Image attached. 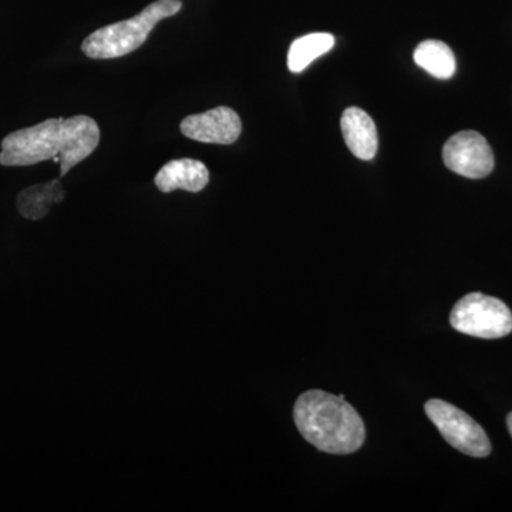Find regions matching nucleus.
Segmentation results:
<instances>
[{
	"mask_svg": "<svg viewBox=\"0 0 512 512\" xmlns=\"http://www.w3.org/2000/svg\"><path fill=\"white\" fill-rule=\"evenodd\" d=\"M100 143V128L89 116L49 119L22 128L3 138L0 164L28 167L53 160L60 163V177L92 156Z\"/></svg>",
	"mask_w": 512,
	"mask_h": 512,
	"instance_id": "obj_1",
	"label": "nucleus"
},
{
	"mask_svg": "<svg viewBox=\"0 0 512 512\" xmlns=\"http://www.w3.org/2000/svg\"><path fill=\"white\" fill-rule=\"evenodd\" d=\"M293 420L303 439L323 453L346 456L365 443V423L343 396L309 390L296 400Z\"/></svg>",
	"mask_w": 512,
	"mask_h": 512,
	"instance_id": "obj_2",
	"label": "nucleus"
},
{
	"mask_svg": "<svg viewBox=\"0 0 512 512\" xmlns=\"http://www.w3.org/2000/svg\"><path fill=\"white\" fill-rule=\"evenodd\" d=\"M183 9V0H156L134 18L104 26L84 39V55L94 60L130 55L146 43L161 20L173 18Z\"/></svg>",
	"mask_w": 512,
	"mask_h": 512,
	"instance_id": "obj_3",
	"label": "nucleus"
},
{
	"mask_svg": "<svg viewBox=\"0 0 512 512\" xmlns=\"http://www.w3.org/2000/svg\"><path fill=\"white\" fill-rule=\"evenodd\" d=\"M450 323L457 332L481 339H500L512 332V312L500 299L474 292L454 305Z\"/></svg>",
	"mask_w": 512,
	"mask_h": 512,
	"instance_id": "obj_4",
	"label": "nucleus"
},
{
	"mask_svg": "<svg viewBox=\"0 0 512 512\" xmlns=\"http://www.w3.org/2000/svg\"><path fill=\"white\" fill-rule=\"evenodd\" d=\"M424 412L451 447L470 457L490 456L487 433L463 410L444 400L431 399L424 404Z\"/></svg>",
	"mask_w": 512,
	"mask_h": 512,
	"instance_id": "obj_5",
	"label": "nucleus"
},
{
	"mask_svg": "<svg viewBox=\"0 0 512 512\" xmlns=\"http://www.w3.org/2000/svg\"><path fill=\"white\" fill-rule=\"evenodd\" d=\"M443 160L451 171L473 180L494 170L493 150L477 131H461L451 137L443 148Z\"/></svg>",
	"mask_w": 512,
	"mask_h": 512,
	"instance_id": "obj_6",
	"label": "nucleus"
},
{
	"mask_svg": "<svg viewBox=\"0 0 512 512\" xmlns=\"http://www.w3.org/2000/svg\"><path fill=\"white\" fill-rule=\"evenodd\" d=\"M180 128L181 133L191 140L228 146L241 136L242 123L237 111L221 106L185 117Z\"/></svg>",
	"mask_w": 512,
	"mask_h": 512,
	"instance_id": "obj_7",
	"label": "nucleus"
},
{
	"mask_svg": "<svg viewBox=\"0 0 512 512\" xmlns=\"http://www.w3.org/2000/svg\"><path fill=\"white\" fill-rule=\"evenodd\" d=\"M156 187L164 194L175 190L200 192L210 183V171L204 163L191 158L168 161L154 178Z\"/></svg>",
	"mask_w": 512,
	"mask_h": 512,
	"instance_id": "obj_8",
	"label": "nucleus"
},
{
	"mask_svg": "<svg viewBox=\"0 0 512 512\" xmlns=\"http://www.w3.org/2000/svg\"><path fill=\"white\" fill-rule=\"evenodd\" d=\"M340 127H342L346 146L349 147L353 156L365 161L375 158L379 140H377L375 123L366 111L350 107L343 113Z\"/></svg>",
	"mask_w": 512,
	"mask_h": 512,
	"instance_id": "obj_9",
	"label": "nucleus"
},
{
	"mask_svg": "<svg viewBox=\"0 0 512 512\" xmlns=\"http://www.w3.org/2000/svg\"><path fill=\"white\" fill-rule=\"evenodd\" d=\"M66 197L59 178L46 184L32 185L20 191L18 195V210L26 220L39 221L49 214L53 204H59Z\"/></svg>",
	"mask_w": 512,
	"mask_h": 512,
	"instance_id": "obj_10",
	"label": "nucleus"
},
{
	"mask_svg": "<svg viewBox=\"0 0 512 512\" xmlns=\"http://www.w3.org/2000/svg\"><path fill=\"white\" fill-rule=\"evenodd\" d=\"M414 62L431 76L448 80L456 73V57L446 43L439 40H426L417 46Z\"/></svg>",
	"mask_w": 512,
	"mask_h": 512,
	"instance_id": "obj_11",
	"label": "nucleus"
},
{
	"mask_svg": "<svg viewBox=\"0 0 512 512\" xmlns=\"http://www.w3.org/2000/svg\"><path fill=\"white\" fill-rule=\"evenodd\" d=\"M333 46H335V37L329 33H311V35L299 37L289 49V70L292 73H301L313 60L330 52Z\"/></svg>",
	"mask_w": 512,
	"mask_h": 512,
	"instance_id": "obj_12",
	"label": "nucleus"
},
{
	"mask_svg": "<svg viewBox=\"0 0 512 512\" xmlns=\"http://www.w3.org/2000/svg\"><path fill=\"white\" fill-rule=\"evenodd\" d=\"M507 427H508V431H510V434H511V437H512V412L510 414H508V417H507Z\"/></svg>",
	"mask_w": 512,
	"mask_h": 512,
	"instance_id": "obj_13",
	"label": "nucleus"
}]
</instances>
